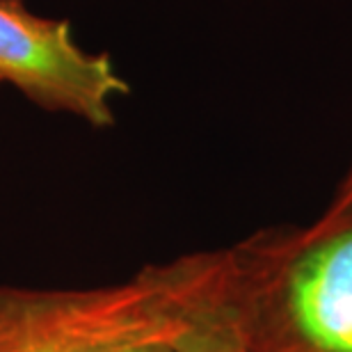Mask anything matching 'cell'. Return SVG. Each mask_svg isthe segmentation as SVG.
<instances>
[{"mask_svg":"<svg viewBox=\"0 0 352 352\" xmlns=\"http://www.w3.org/2000/svg\"><path fill=\"white\" fill-rule=\"evenodd\" d=\"M183 325L176 332V352H243L215 286V254L181 256Z\"/></svg>","mask_w":352,"mask_h":352,"instance_id":"4","label":"cell"},{"mask_svg":"<svg viewBox=\"0 0 352 352\" xmlns=\"http://www.w3.org/2000/svg\"><path fill=\"white\" fill-rule=\"evenodd\" d=\"M332 206H352V165L348 167V172L343 174V179L336 186V192L332 197Z\"/></svg>","mask_w":352,"mask_h":352,"instance_id":"5","label":"cell"},{"mask_svg":"<svg viewBox=\"0 0 352 352\" xmlns=\"http://www.w3.org/2000/svg\"><path fill=\"white\" fill-rule=\"evenodd\" d=\"M181 258L85 288L0 284V352H176Z\"/></svg>","mask_w":352,"mask_h":352,"instance_id":"2","label":"cell"},{"mask_svg":"<svg viewBox=\"0 0 352 352\" xmlns=\"http://www.w3.org/2000/svg\"><path fill=\"white\" fill-rule=\"evenodd\" d=\"M0 82L91 129L115 126V105L131 91L108 53L85 51L69 21L32 14L23 0H0Z\"/></svg>","mask_w":352,"mask_h":352,"instance_id":"3","label":"cell"},{"mask_svg":"<svg viewBox=\"0 0 352 352\" xmlns=\"http://www.w3.org/2000/svg\"><path fill=\"white\" fill-rule=\"evenodd\" d=\"M243 352H352V206L213 250Z\"/></svg>","mask_w":352,"mask_h":352,"instance_id":"1","label":"cell"}]
</instances>
